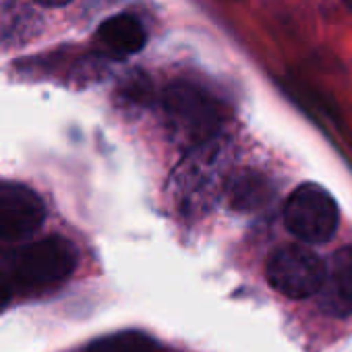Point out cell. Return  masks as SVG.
Listing matches in <instances>:
<instances>
[{
	"instance_id": "6da1fadb",
	"label": "cell",
	"mask_w": 352,
	"mask_h": 352,
	"mask_svg": "<svg viewBox=\"0 0 352 352\" xmlns=\"http://www.w3.org/2000/svg\"><path fill=\"white\" fill-rule=\"evenodd\" d=\"M15 280L21 288H48L65 282L77 267V249L63 236H48L23 247L15 257Z\"/></svg>"
},
{
	"instance_id": "30bf717a",
	"label": "cell",
	"mask_w": 352,
	"mask_h": 352,
	"mask_svg": "<svg viewBox=\"0 0 352 352\" xmlns=\"http://www.w3.org/2000/svg\"><path fill=\"white\" fill-rule=\"evenodd\" d=\"M38 5H42V7H48V9H58V7H65V5H69L71 0H36Z\"/></svg>"
},
{
	"instance_id": "9c48e42d",
	"label": "cell",
	"mask_w": 352,
	"mask_h": 352,
	"mask_svg": "<svg viewBox=\"0 0 352 352\" xmlns=\"http://www.w3.org/2000/svg\"><path fill=\"white\" fill-rule=\"evenodd\" d=\"M11 302V286H9V280L0 274V313H3Z\"/></svg>"
},
{
	"instance_id": "52a82bcc",
	"label": "cell",
	"mask_w": 352,
	"mask_h": 352,
	"mask_svg": "<svg viewBox=\"0 0 352 352\" xmlns=\"http://www.w3.org/2000/svg\"><path fill=\"white\" fill-rule=\"evenodd\" d=\"M327 296L336 311L352 313V247H344L333 255Z\"/></svg>"
},
{
	"instance_id": "8992f818",
	"label": "cell",
	"mask_w": 352,
	"mask_h": 352,
	"mask_svg": "<svg viewBox=\"0 0 352 352\" xmlns=\"http://www.w3.org/2000/svg\"><path fill=\"white\" fill-rule=\"evenodd\" d=\"M100 46L116 58H124L131 56L135 52H139L145 42H147V34L141 25V21L129 13L122 15H114L110 19H106L96 34Z\"/></svg>"
},
{
	"instance_id": "ba28073f",
	"label": "cell",
	"mask_w": 352,
	"mask_h": 352,
	"mask_svg": "<svg viewBox=\"0 0 352 352\" xmlns=\"http://www.w3.org/2000/svg\"><path fill=\"white\" fill-rule=\"evenodd\" d=\"M87 352H157L153 342L139 331H120L98 338L87 346Z\"/></svg>"
},
{
	"instance_id": "5b68a950",
	"label": "cell",
	"mask_w": 352,
	"mask_h": 352,
	"mask_svg": "<svg viewBox=\"0 0 352 352\" xmlns=\"http://www.w3.org/2000/svg\"><path fill=\"white\" fill-rule=\"evenodd\" d=\"M166 110L183 129L204 133L218 124L220 104L193 85H172L166 91Z\"/></svg>"
},
{
	"instance_id": "7a4b0ae2",
	"label": "cell",
	"mask_w": 352,
	"mask_h": 352,
	"mask_svg": "<svg viewBox=\"0 0 352 352\" xmlns=\"http://www.w3.org/2000/svg\"><path fill=\"white\" fill-rule=\"evenodd\" d=\"M284 222L296 239L311 245L325 243L338 228V206L323 187L305 183L288 197Z\"/></svg>"
},
{
	"instance_id": "3957f363",
	"label": "cell",
	"mask_w": 352,
	"mask_h": 352,
	"mask_svg": "<svg viewBox=\"0 0 352 352\" xmlns=\"http://www.w3.org/2000/svg\"><path fill=\"white\" fill-rule=\"evenodd\" d=\"M270 284L290 298H307L319 292L325 284L327 272L323 261L307 247L288 245L278 249L265 267Z\"/></svg>"
},
{
	"instance_id": "277c9868",
	"label": "cell",
	"mask_w": 352,
	"mask_h": 352,
	"mask_svg": "<svg viewBox=\"0 0 352 352\" xmlns=\"http://www.w3.org/2000/svg\"><path fill=\"white\" fill-rule=\"evenodd\" d=\"M46 206L25 185H0V239L21 241L42 228Z\"/></svg>"
}]
</instances>
